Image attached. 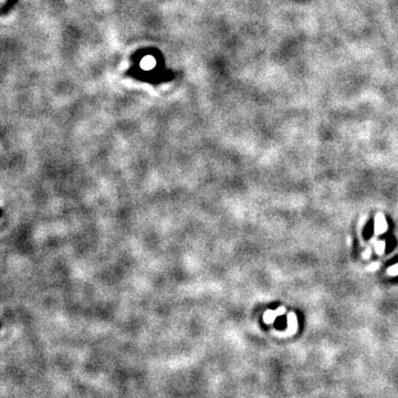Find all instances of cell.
I'll use <instances>...</instances> for the list:
<instances>
[{
    "instance_id": "cell-2",
    "label": "cell",
    "mask_w": 398,
    "mask_h": 398,
    "mask_svg": "<svg viewBox=\"0 0 398 398\" xmlns=\"http://www.w3.org/2000/svg\"><path fill=\"white\" fill-rule=\"evenodd\" d=\"M278 317V313H277V311L274 312V311H266L265 312V323H272V322H274V320H276V318Z\"/></svg>"
},
{
    "instance_id": "cell-5",
    "label": "cell",
    "mask_w": 398,
    "mask_h": 398,
    "mask_svg": "<svg viewBox=\"0 0 398 398\" xmlns=\"http://www.w3.org/2000/svg\"><path fill=\"white\" fill-rule=\"evenodd\" d=\"M283 325H284V321H283L282 319H280V320H279V321L277 322V327H278V329H282Z\"/></svg>"
},
{
    "instance_id": "cell-1",
    "label": "cell",
    "mask_w": 398,
    "mask_h": 398,
    "mask_svg": "<svg viewBox=\"0 0 398 398\" xmlns=\"http://www.w3.org/2000/svg\"><path fill=\"white\" fill-rule=\"evenodd\" d=\"M387 230V223L383 214H379L375 219V233L381 235Z\"/></svg>"
},
{
    "instance_id": "cell-6",
    "label": "cell",
    "mask_w": 398,
    "mask_h": 398,
    "mask_svg": "<svg viewBox=\"0 0 398 398\" xmlns=\"http://www.w3.org/2000/svg\"><path fill=\"white\" fill-rule=\"evenodd\" d=\"M285 312V309L283 306H281V307H279V309L277 310V313H278V315H281V314H283Z\"/></svg>"
},
{
    "instance_id": "cell-7",
    "label": "cell",
    "mask_w": 398,
    "mask_h": 398,
    "mask_svg": "<svg viewBox=\"0 0 398 398\" xmlns=\"http://www.w3.org/2000/svg\"><path fill=\"white\" fill-rule=\"evenodd\" d=\"M369 251H371V250H369V249H367V250H366V252H365V253H364V256H363V257H364V258H368V254H369Z\"/></svg>"
},
{
    "instance_id": "cell-3",
    "label": "cell",
    "mask_w": 398,
    "mask_h": 398,
    "mask_svg": "<svg viewBox=\"0 0 398 398\" xmlns=\"http://www.w3.org/2000/svg\"><path fill=\"white\" fill-rule=\"evenodd\" d=\"M376 252L379 254H383L385 250V241H379V243L375 244Z\"/></svg>"
},
{
    "instance_id": "cell-4",
    "label": "cell",
    "mask_w": 398,
    "mask_h": 398,
    "mask_svg": "<svg viewBox=\"0 0 398 398\" xmlns=\"http://www.w3.org/2000/svg\"><path fill=\"white\" fill-rule=\"evenodd\" d=\"M387 273L391 274V276H398V264L391 266V268L387 270Z\"/></svg>"
}]
</instances>
